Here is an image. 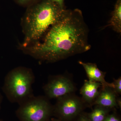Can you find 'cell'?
<instances>
[{
  "mask_svg": "<svg viewBox=\"0 0 121 121\" xmlns=\"http://www.w3.org/2000/svg\"><path fill=\"white\" fill-rule=\"evenodd\" d=\"M89 33L82 11L78 9H65L60 19L48 29L43 38L18 48L36 59L56 62L90 50Z\"/></svg>",
  "mask_w": 121,
  "mask_h": 121,
  "instance_id": "obj_1",
  "label": "cell"
},
{
  "mask_svg": "<svg viewBox=\"0 0 121 121\" xmlns=\"http://www.w3.org/2000/svg\"><path fill=\"white\" fill-rule=\"evenodd\" d=\"M64 9L51 0H39L27 8L21 22L24 40L18 47H25L39 41L60 19Z\"/></svg>",
  "mask_w": 121,
  "mask_h": 121,
  "instance_id": "obj_2",
  "label": "cell"
},
{
  "mask_svg": "<svg viewBox=\"0 0 121 121\" xmlns=\"http://www.w3.org/2000/svg\"><path fill=\"white\" fill-rule=\"evenodd\" d=\"M35 76L32 70L19 66L9 72L5 78L3 90L9 101L20 104L33 96Z\"/></svg>",
  "mask_w": 121,
  "mask_h": 121,
  "instance_id": "obj_3",
  "label": "cell"
},
{
  "mask_svg": "<svg viewBox=\"0 0 121 121\" xmlns=\"http://www.w3.org/2000/svg\"><path fill=\"white\" fill-rule=\"evenodd\" d=\"M53 107L45 96L33 95L20 104L16 113L21 121H48Z\"/></svg>",
  "mask_w": 121,
  "mask_h": 121,
  "instance_id": "obj_4",
  "label": "cell"
},
{
  "mask_svg": "<svg viewBox=\"0 0 121 121\" xmlns=\"http://www.w3.org/2000/svg\"><path fill=\"white\" fill-rule=\"evenodd\" d=\"M56 99V103L53 107V112L59 119L62 121H69L73 119L79 115L83 109L84 101L72 93Z\"/></svg>",
  "mask_w": 121,
  "mask_h": 121,
  "instance_id": "obj_5",
  "label": "cell"
},
{
  "mask_svg": "<svg viewBox=\"0 0 121 121\" xmlns=\"http://www.w3.org/2000/svg\"><path fill=\"white\" fill-rule=\"evenodd\" d=\"M45 97L48 99H57L71 94L75 91V87L71 80L66 76L58 75L50 78L43 86Z\"/></svg>",
  "mask_w": 121,
  "mask_h": 121,
  "instance_id": "obj_6",
  "label": "cell"
},
{
  "mask_svg": "<svg viewBox=\"0 0 121 121\" xmlns=\"http://www.w3.org/2000/svg\"><path fill=\"white\" fill-rule=\"evenodd\" d=\"M78 63L86 71L89 80L100 83L102 85V88L109 87L114 89V86L112 83H109L106 81L105 73L98 68L96 64L83 62L82 61H79Z\"/></svg>",
  "mask_w": 121,
  "mask_h": 121,
  "instance_id": "obj_7",
  "label": "cell"
},
{
  "mask_svg": "<svg viewBox=\"0 0 121 121\" xmlns=\"http://www.w3.org/2000/svg\"><path fill=\"white\" fill-rule=\"evenodd\" d=\"M116 94L113 89L109 87L102 88L99 94L92 105L109 108L118 107Z\"/></svg>",
  "mask_w": 121,
  "mask_h": 121,
  "instance_id": "obj_8",
  "label": "cell"
},
{
  "mask_svg": "<svg viewBox=\"0 0 121 121\" xmlns=\"http://www.w3.org/2000/svg\"><path fill=\"white\" fill-rule=\"evenodd\" d=\"M102 87L100 83L84 80V84L80 90L83 101L84 102L92 105L99 94V89Z\"/></svg>",
  "mask_w": 121,
  "mask_h": 121,
  "instance_id": "obj_9",
  "label": "cell"
},
{
  "mask_svg": "<svg viewBox=\"0 0 121 121\" xmlns=\"http://www.w3.org/2000/svg\"><path fill=\"white\" fill-rule=\"evenodd\" d=\"M109 26L111 27L116 32L121 33V0H117L115 2L109 21Z\"/></svg>",
  "mask_w": 121,
  "mask_h": 121,
  "instance_id": "obj_10",
  "label": "cell"
},
{
  "mask_svg": "<svg viewBox=\"0 0 121 121\" xmlns=\"http://www.w3.org/2000/svg\"><path fill=\"white\" fill-rule=\"evenodd\" d=\"M110 110V108L96 105L87 117L91 121H103L109 114Z\"/></svg>",
  "mask_w": 121,
  "mask_h": 121,
  "instance_id": "obj_11",
  "label": "cell"
},
{
  "mask_svg": "<svg viewBox=\"0 0 121 121\" xmlns=\"http://www.w3.org/2000/svg\"><path fill=\"white\" fill-rule=\"evenodd\" d=\"M15 3L20 6L27 8L39 0H13Z\"/></svg>",
  "mask_w": 121,
  "mask_h": 121,
  "instance_id": "obj_12",
  "label": "cell"
},
{
  "mask_svg": "<svg viewBox=\"0 0 121 121\" xmlns=\"http://www.w3.org/2000/svg\"><path fill=\"white\" fill-rule=\"evenodd\" d=\"M114 88L113 90L116 94H121V78L120 77L117 79H114L112 83Z\"/></svg>",
  "mask_w": 121,
  "mask_h": 121,
  "instance_id": "obj_13",
  "label": "cell"
},
{
  "mask_svg": "<svg viewBox=\"0 0 121 121\" xmlns=\"http://www.w3.org/2000/svg\"><path fill=\"white\" fill-rule=\"evenodd\" d=\"M103 121H121L119 118L114 114H108Z\"/></svg>",
  "mask_w": 121,
  "mask_h": 121,
  "instance_id": "obj_14",
  "label": "cell"
},
{
  "mask_svg": "<svg viewBox=\"0 0 121 121\" xmlns=\"http://www.w3.org/2000/svg\"><path fill=\"white\" fill-rule=\"evenodd\" d=\"M52 2L57 4L62 9H65L64 1L65 0H51Z\"/></svg>",
  "mask_w": 121,
  "mask_h": 121,
  "instance_id": "obj_15",
  "label": "cell"
},
{
  "mask_svg": "<svg viewBox=\"0 0 121 121\" xmlns=\"http://www.w3.org/2000/svg\"><path fill=\"white\" fill-rule=\"evenodd\" d=\"M76 121H91L87 116L82 115L77 119Z\"/></svg>",
  "mask_w": 121,
  "mask_h": 121,
  "instance_id": "obj_16",
  "label": "cell"
},
{
  "mask_svg": "<svg viewBox=\"0 0 121 121\" xmlns=\"http://www.w3.org/2000/svg\"><path fill=\"white\" fill-rule=\"evenodd\" d=\"M117 103L118 106H119L120 108L121 107V98L117 99Z\"/></svg>",
  "mask_w": 121,
  "mask_h": 121,
  "instance_id": "obj_17",
  "label": "cell"
},
{
  "mask_svg": "<svg viewBox=\"0 0 121 121\" xmlns=\"http://www.w3.org/2000/svg\"><path fill=\"white\" fill-rule=\"evenodd\" d=\"M62 121V120H60V119H51L50 121Z\"/></svg>",
  "mask_w": 121,
  "mask_h": 121,
  "instance_id": "obj_18",
  "label": "cell"
},
{
  "mask_svg": "<svg viewBox=\"0 0 121 121\" xmlns=\"http://www.w3.org/2000/svg\"><path fill=\"white\" fill-rule=\"evenodd\" d=\"M1 101H2V97L1 95L0 94V107L1 104Z\"/></svg>",
  "mask_w": 121,
  "mask_h": 121,
  "instance_id": "obj_19",
  "label": "cell"
},
{
  "mask_svg": "<svg viewBox=\"0 0 121 121\" xmlns=\"http://www.w3.org/2000/svg\"><path fill=\"white\" fill-rule=\"evenodd\" d=\"M0 121H1V120H0Z\"/></svg>",
  "mask_w": 121,
  "mask_h": 121,
  "instance_id": "obj_20",
  "label": "cell"
}]
</instances>
